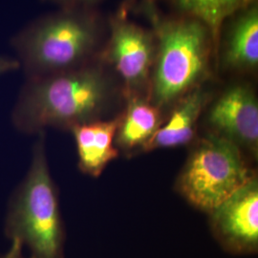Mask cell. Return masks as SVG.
<instances>
[{"instance_id":"4fadbf2b","label":"cell","mask_w":258,"mask_h":258,"mask_svg":"<svg viewBox=\"0 0 258 258\" xmlns=\"http://www.w3.org/2000/svg\"><path fill=\"white\" fill-rule=\"evenodd\" d=\"M249 2V0H176L170 2V5L176 15L195 19L208 29L217 55L225 24Z\"/></svg>"},{"instance_id":"7a4b0ae2","label":"cell","mask_w":258,"mask_h":258,"mask_svg":"<svg viewBox=\"0 0 258 258\" xmlns=\"http://www.w3.org/2000/svg\"><path fill=\"white\" fill-rule=\"evenodd\" d=\"M105 27L96 4L71 2L24 29L13 45L29 80L38 79L96 59L106 40Z\"/></svg>"},{"instance_id":"9c48e42d","label":"cell","mask_w":258,"mask_h":258,"mask_svg":"<svg viewBox=\"0 0 258 258\" xmlns=\"http://www.w3.org/2000/svg\"><path fill=\"white\" fill-rule=\"evenodd\" d=\"M216 58L227 72L258 78V1H250L227 21Z\"/></svg>"},{"instance_id":"6da1fadb","label":"cell","mask_w":258,"mask_h":258,"mask_svg":"<svg viewBox=\"0 0 258 258\" xmlns=\"http://www.w3.org/2000/svg\"><path fill=\"white\" fill-rule=\"evenodd\" d=\"M125 102L117 75L98 56L72 70L28 81L12 118L17 128L40 133L71 129L120 114Z\"/></svg>"},{"instance_id":"ba28073f","label":"cell","mask_w":258,"mask_h":258,"mask_svg":"<svg viewBox=\"0 0 258 258\" xmlns=\"http://www.w3.org/2000/svg\"><path fill=\"white\" fill-rule=\"evenodd\" d=\"M210 216L212 231L224 248L234 253H258V171Z\"/></svg>"},{"instance_id":"52a82bcc","label":"cell","mask_w":258,"mask_h":258,"mask_svg":"<svg viewBox=\"0 0 258 258\" xmlns=\"http://www.w3.org/2000/svg\"><path fill=\"white\" fill-rule=\"evenodd\" d=\"M210 133L226 139L242 150H258V96L247 83L227 86L213 102L207 116Z\"/></svg>"},{"instance_id":"8fae6325","label":"cell","mask_w":258,"mask_h":258,"mask_svg":"<svg viewBox=\"0 0 258 258\" xmlns=\"http://www.w3.org/2000/svg\"><path fill=\"white\" fill-rule=\"evenodd\" d=\"M166 119L165 113L148 98L126 97L120 112V123L114 142L115 147L127 156L143 152Z\"/></svg>"},{"instance_id":"8992f818","label":"cell","mask_w":258,"mask_h":258,"mask_svg":"<svg viewBox=\"0 0 258 258\" xmlns=\"http://www.w3.org/2000/svg\"><path fill=\"white\" fill-rule=\"evenodd\" d=\"M129 4L121 5L109 19V36L99 57L117 75L124 97L149 99L156 57L153 31L129 19Z\"/></svg>"},{"instance_id":"5b68a950","label":"cell","mask_w":258,"mask_h":258,"mask_svg":"<svg viewBox=\"0 0 258 258\" xmlns=\"http://www.w3.org/2000/svg\"><path fill=\"white\" fill-rule=\"evenodd\" d=\"M252 173L237 146L208 132L195 143L174 187L187 203L210 214Z\"/></svg>"},{"instance_id":"7c38bea8","label":"cell","mask_w":258,"mask_h":258,"mask_svg":"<svg viewBox=\"0 0 258 258\" xmlns=\"http://www.w3.org/2000/svg\"><path fill=\"white\" fill-rule=\"evenodd\" d=\"M120 115V113L109 120H97L71 129L77 145L79 168L84 174L99 177L107 165L119 156L120 151L114 142Z\"/></svg>"},{"instance_id":"3957f363","label":"cell","mask_w":258,"mask_h":258,"mask_svg":"<svg viewBox=\"0 0 258 258\" xmlns=\"http://www.w3.org/2000/svg\"><path fill=\"white\" fill-rule=\"evenodd\" d=\"M156 38L149 101L167 116L184 95L205 85L216 58L210 32L195 19L164 16L156 5H140Z\"/></svg>"},{"instance_id":"30bf717a","label":"cell","mask_w":258,"mask_h":258,"mask_svg":"<svg viewBox=\"0 0 258 258\" xmlns=\"http://www.w3.org/2000/svg\"><path fill=\"white\" fill-rule=\"evenodd\" d=\"M212 94L205 85L196 87L175 103L162 126L149 141L143 152L185 146L194 141L197 123Z\"/></svg>"},{"instance_id":"277c9868","label":"cell","mask_w":258,"mask_h":258,"mask_svg":"<svg viewBox=\"0 0 258 258\" xmlns=\"http://www.w3.org/2000/svg\"><path fill=\"white\" fill-rule=\"evenodd\" d=\"M5 233L27 246L31 258L64 257V225L42 135L34 148L27 175L11 200Z\"/></svg>"},{"instance_id":"5bb4252c","label":"cell","mask_w":258,"mask_h":258,"mask_svg":"<svg viewBox=\"0 0 258 258\" xmlns=\"http://www.w3.org/2000/svg\"><path fill=\"white\" fill-rule=\"evenodd\" d=\"M19 65V61L16 59L0 56V76L18 68Z\"/></svg>"},{"instance_id":"9a60e30c","label":"cell","mask_w":258,"mask_h":258,"mask_svg":"<svg viewBox=\"0 0 258 258\" xmlns=\"http://www.w3.org/2000/svg\"><path fill=\"white\" fill-rule=\"evenodd\" d=\"M12 242L13 244L9 250L5 254L1 255L0 258H26L23 255V252H22L23 246L17 241H12Z\"/></svg>"},{"instance_id":"2e32d148","label":"cell","mask_w":258,"mask_h":258,"mask_svg":"<svg viewBox=\"0 0 258 258\" xmlns=\"http://www.w3.org/2000/svg\"><path fill=\"white\" fill-rule=\"evenodd\" d=\"M255 156L257 157V159H258V150H257V152H256V154H255Z\"/></svg>"}]
</instances>
